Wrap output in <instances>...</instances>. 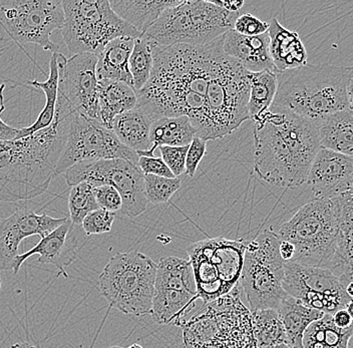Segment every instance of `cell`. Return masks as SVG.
Segmentation results:
<instances>
[{
	"instance_id": "obj_11",
	"label": "cell",
	"mask_w": 353,
	"mask_h": 348,
	"mask_svg": "<svg viewBox=\"0 0 353 348\" xmlns=\"http://www.w3.org/2000/svg\"><path fill=\"white\" fill-rule=\"evenodd\" d=\"M280 239L271 229L246 243L239 282L250 312L277 310L287 296L282 287L284 261L279 253Z\"/></svg>"
},
{
	"instance_id": "obj_40",
	"label": "cell",
	"mask_w": 353,
	"mask_h": 348,
	"mask_svg": "<svg viewBox=\"0 0 353 348\" xmlns=\"http://www.w3.org/2000/svg\"><path fill=\"white\" fill-rule=\"evenodd\" d=\"M269 23L260 21L251 13H243L238 15L233 24L234 32L245 37H257L268 32Z\"/></svg>"
},
{
	"instance_id": "obj_3",
	"label": "cell",
	"mask_w": 353,
	"mask_h": 348,
	"mask_svg": "<svg viewBox=\"0 0 353 348\" xmlns=\"http://www.w3.org/2000/svg\"><path fill=\"white\" fill-rule=\"evenodd\" d=\"M65 122L15 141H0V202L43 195L54 178L65 142Z\"/></svg>"
},
{
	"instance_id": "obj_15",
	"label": "cell",
	"mask_w": 353,
	"mask_h": 348,
	"mask_svg": "<svg viewBox=\"0 0 353 348\" xmlns=\"http://www.w3.org/2000/svg\"><path fill=\"white\" fill-rule=\"evenodd\" d=\"M200 300L189 259L163 257L157 264L152 316L158 325H182Z\"/></svg>"
},
{
	"instance_id": "obj_32",
	"label": "cell",
	"mask_w": 353,
	"mask_h": 348,
	"mask_svg": "<svg viewBox=\"0 0 353 348\" xmlns=\"http://www.w3.org/2000/svg\"><path fill=\"white\" fill-rule=\"evenodd\" d=\"M57 52H54L50 57V74L46 81L41 83L39 81H28V83L32 87L43 90L44 96H46V105L32 125H30V127H21L17 140L46 129L54 122L57 100V88H59V67H57Z\"/></svg>"
},
{
	"instance_id": "obj_42",
	"label": "cell",
	"mask_w": 353,
	"mask_h": 348,
	"mask_svg": "<svg viewBox=\"0 0 353 348\" xmlns=\"http://www.w3.org/2000/svg\"><path fill=\"white\" fill-rule=\"evenodd\" d=\"M94 192L99 208L112 213L121 211L123 201H121L120 194L114 187L103 185V186L94 187Z\"/></svg>"
},
{
	"instance_id": "obj_1",
	"label": "cell",
	"mask_w": 353,
	"mask_h": 348,
	"mask_svg": "<svg viewBox=\"0 0 353 348\" xmlns=\"http://www.w3.org/2000/svg\"><path fill=\"white\" fill-rule=\"evenodd\" d=\"M222 52L223 37L202 46L154 48L151 76L136 92V107L153 122L187 116L196 129L204 111L212 70Z\"/></svg>"
},
{
	"instance_id": "obj_27",
	"label": "cell",
	"mask_w": 353,
	"mask_h": 348,
	"mask_svg": "<svg viewBox=\"0 0 353 348\" xmlns=\"http://www.w3.org/2000/svg\"><path fill=\"white\" fill-rule=\"evenodd\" d=\"M134 39L132 37H119L105 45L101 54L97 56L98 81H121L132 88L129 61Z\"/></svg>"
},
{
	"instance_id": "obj_23",
	"label": "cell",
	"mask_w": 353,
	"mask_h": 348,
	"mask_svg": "<svg viewBox=\"0 0 353 348\" xmlns=\"http://www.w3.org/2000/svg\"><path fill=\"white\" fill-rule=\"evenodd\" d=\"M269 52L276 74L305 67L308 54L298 32L284 28L277 19H273L268 28Z\"/></svg>"
},
{
	"instance_id": "obj_10",
	"label": "cell",
	"mask_w": 353,
	"mask_h": 348,
	"mask_svg": "<svg viewBox=\"0 0 353 348\" xmlns=\"http://www.w3.org/2000/svg\"><path fill=\"white\" fill-rule=\"evenodd\" d=\"M246 243L242 240L217 237L188 246L200 300L213 303L237 287Z\"/></svg>"
},
{
	"instance_id": "obj_49",
	"label": "cell",
	"mask_w": 353,
	"mask_h": 348,
	"mask_svg": "<svg viewBox=\"0 0 353 348\" xmlns=\"http://www.w3.org/2000/svg\"><path fill=\"white\" fill-rule=\"evenodd\" d=\"M259 348H290L287 345H268V347H262Z\"/></svg>"
},
{
	"instance_id": "obj_51",
	"label": "cell",
	"mask_w": 353,
	"mask_h": 348,
	"mask_svg": "<svg viewBox=\"0 0 353 348\" xmlns=\"http://www.w3.org/2000/svg\"><path fill=\"white\" fill-rule=\"evenodd\" d=\"M109 348H123V347H118V345H112V347H110Z\"/></svg>"
},
{
	"instance_id": "obj_37",
	"label": "cell",
	"mask_w": 353,
	"mask_h": 348,
	"mask_svg": "<svg viewBox=\"0 0 353 348\" xmlns=\"http://www.w3.org/2000/svg\"><path fill=\"white\" fill-rule=\"evenodd\" d=\"M145 194L148 202L154 205L165 204L180 190L182 183L179 178L143 175Z\"/></svg>"
},
{
	"instance_id": "obj_9",
	"label": "cell",
	"mask_w": 353,
	"mask_h": 348,
	"mask_svg": "<svg viewBox=\"0 0 353 348\" xmlns=\"http://www.w3.org/2000/svg\"><path fill=\"white\" fill-rule=\"evenodd\" d=\"M63 8L61 34L72 54L98 56L114 39L141 37L114 13L108 0H63Z\"/></svg>"
},
{
	"instance_id": "obj_20",
	"label": "cell",
	"mask_w": 353,
	"mask_h": 348,
	"mask_svg": "<svg viewBox=\"0 0 353 348\" xmlns=\"http://www.w3.org/2000/svg\"><path fill=\"white\" fill-rule=\"evenodd\" d=\"M72 227L74 225L68 219L65 223L41 238V241L34 247L30 249V251L17 255L12 263L14 274L19 273L26 260L33 255H39V263L55 266L59 273L68 278L65 268L72 265L77 257V241L72 234Z\"/></svg>"
},
{
	"instance_id": "obj_52",
	"label": "cell",
	"mask_w": 353,
	"mask_h": 348,
	"mask_svg": "<svg viewBox=\"0 0 353 348\" xmlns=\"http://www.w3.org/2000/svg\"><path fill=\"white\" fill-rule=\"evenodd\" d=\"M0 289H1V278H0Z\"/></svg>"
},
{
	"instance_id": "obj_22",
	"label": "cell",
	"mask_w": 353,
	"mask_h": 348,
	"mask_svg": "<svg viewBox=\"0 0 353 348\" xmlns=\"http://www.w3.org/2000/svg\"><path fill=\"white\" fill-rule=\"evenodd\" d=\"M269 43L268 32L257 37H245L231 30L223 35V52L239 61L247 72L271 70L275 72Z\"/></svg>"
},
{
	"instance_id": "obj_31",
	"label": "cell",
	"mask_w": 353,
	"mask_h": 348,
	"mask_svg": "<svg viewBox=\"0 0 353 348\" xmlns=\"http://www.w3.org/2000/svg\"><path fill=\"white\" fill-rule=\"evenodd\" d=\"M352 334V327L341 329L333 323L332 315L324 314L308 326L302 339V347L350 348Z\"/></svg>"
},
{
	"instance_id": "obj_18",
	"label": "cell",
	"mask_w": 353,
	"mask_h": 348,
	"mask_svg": "<svg viewBox=\"0 0 353 348\" xmlns=\"http://www.w3.org/2000/svg\"><path fill=\"white\" fill-rule=\"evenodd\" d=\"M68 218H54L43 213L19 208L10 217L0 220V271L12 270L13 260L19 255L21 241L26 238H43L68 221Z\"/></svg>"
},
{
	"instance_id": "obj_14",
	"label": "cell",
	"mask_w": 353,
	"mask_h": 348,
	"mask_svg": "<svg viewBox=\"0 0 353 348\" xmlns=\"http://www.w3.org/2000/svg\"><path fill=\"white\" fill-rule=\"evenodd\" d=\"M66 184L72 187L88 183L94 187L109 185L121 195V213L129 218L138 217L147 210L143 174L139 167L127 161H87L79 163L65 173Z\"/></svg>"
},
{
	"instance_id": "obj_46",
	"label": "cell",
	"mask_w": 353,
	"mask_h": 348,
	"mask_svg": "<svg viewBox=\"0 0 353 348\" xmlns=\"http://www.w3.org/2000/svg\"><path fill=\"white\" fill-rule=\"evenodd\" d=\"M279 253L284 262H290L295 254V248L292 244L286 241H280Z\"/></svg>"
},
{
	"instance_id": "obj_25",
	"label": "cell",
	"mask_w": 353,
	"mask_h": 348,
	"mask_svg": "<svg viewBox=\"0 0 353 348\" xmlns=\"http://www.w3.org/2000/svg\"><path fill=\"white\" fill-rule=\"evenodd\" d=\"M313 124L316 127L320 147L352 157V110L333 112Z\"/></svg>"
},
{
	"instance_id": "obj_41",
	"label": "cell",
	"mask_w": 353,
	"mask_h": 348,
	"mask_svg": "<svg viewBox=\"0 0 353 348\" xmlns=\"http://www.w3.org/2000/svg\"><path fill=\"white\" fill-rule=\"evenodd\" d=\"M207 142L196 136L189 145L185 162V174L189 178L195 177L201 161L206 155Z\"/></svg>"
},
{
	"instance_id": "obj_17",
	"label": "cell",
	"mask_w": 353,
	"mask_h": 348,
	"mask_svg": "<svg viewBox=\"0 0 353 348\" xmlns=\"http://www.w3.org/2000/svg\"><path fill=\"white\" fill-rule=\"evenodd\" d=\"M282 287L304 305L332 315L352 304V296L330 269L284 262Z\"/></svg>"
},
{
	"instance_id": "obj_36",
	"label": "cell",
	"mask_w": 353,
	"mask_h": 348,
	"mask_svg": "<svg viewBox=\"0 0 353 348\" xmlns=\"http://www.w3.org/2000/svg\"><path fill=\"white\" fill-rule=\"evenodd\" d=\"M94 188L92 184L83 182L72 186L70 189L68 196V219L74 226H81L83 219L88 214L99 209Z\"/></svg>"
},
{
	"instance_id": "obj_6",
	"label": "cell",
	"mask_w": 353,
	"mask_h": 348,
	"mask_svg": "<svg viewBox=\"0 0 353 348\" xmlns=\"http://www.w3.org/2000/svg\"><path fill=\"white\" fill-rule=\"evenodd\" d=\"M239 12H227L212 1L185 0L165 10L141 37L154 48L206 45L233 30Z\"/></svg>"
},
{
	"instance_id": "obj_39",
	"label": "cell",
	"mask_w": 353,
	"mask_h": 348,
	"mask_svg": "<svg viewBox=\"0 0 353 348\" xmlns=\"http://www.w3.org/2000/svg\"><path fill=\"white\" fill-rule=\"evenodd\" d=\"M162 156V160L167 165L168 168L173 174L174 177L179 178V176L185 173V162L189 146L183 147H159Z\"/></svg>"
},
{
	"instance_id": "obj_45",
	"label": "cell",
	"mask_w": 353,
	"mask_h": 348,
	"mask_svg": "<svg viewBox=\"0 0 353 348\" xmlns=\"http://www.w3.org/2000/svg\"><path fill=\"white\" fill-rule=\"evenodd\" d=\"M332 321L336 327L341 329H347L352 327V304L346 309L339 310L332 314Z\"/></svg>"
},
{
	"instance_id": "obj_5",
	"label": "cell",
	"mask_w": 353,
	"mask_h": 348,
	"mask_svg": "<svg viewBox=\"0 0 353 348\" xmlns=\"http://www.w3.org/2000/svg\"><path fill=\"white\" fill-rule=\"evenodd\" d=\"M249 89V72L239 61L221 52L212 70L196 135L206 142L218 140L248 121Z\"/></svg>"
},
{
	"instance_id": "obj_16",
	"label": "cell",
	"mask_w": 353,
	"mask_h": 348,
	"mask_svg": "<svg viewBox=\"0 0 353 348\" xmlns=\"http://www.w3.org/2000/svg\"><path fill=\"white\" fill-rule=\"evenodd\" d=\"M59 88L54 119L79 114L99 121V81L96 54H74L66 59L57 52Z\"/></svg>"
},
{
	"instance_id": "obj_48",
	"label": "cell",
	"mask_w": 353,
	"mask_h": 348,
	"mask_svg": "<svg viewBox=\"0 0 353 348\" xmlns=\"http://www.w3.org/2000/svg\"><path fill=\"white\" fill-rule=\"evenodd\" d=\"M10 348H39L35 345H30L28 342L15 343V345H11Z\"/></svg>"
},
{
	"instance_id": "obj_33",
	"label": "cell",
	"mask_w": 353,
	"mask_h": 348,
	"mask_svg": "<svg viewBox=\"0 0 353 348\" xmlns=\"http://www.w3.org/2000/svg\"><path fill=\"white\" fill-rule=\"evenodd\" d=\"M249 120L255 122L270 109L277 92V74L271 70L249 72Z\"/></svg>"
},
{
	"instance_id": "obj_47",
	"label": "cell",
	"mask_w": 353,
	"mask_h": 348,
	"mask_svg": "<svg viewBox=\"0 0 353 348\" xmlns=\"http://www.w3.org/2000/svg\"><path fill=\"white\" fill-rule=\"evenodd\" d=\"M218 8H223L229 12H239L240 8L244 6L243 1H212Z\"/></svg>"
},
{
	"instance_id": "obj_8",
	"label": "cell",
	"mask_w": 353,
	"mask_h": 348,
	"mask_svg": "<svg viewBox=\"0 0 353 348\" xmlns=\"http://www.w3.org/2000/svg\"><path fill=\"white\" fill-rule=\"evenodd\" d=\"M156 271V262L139 251L117 253L99 275L101 295L121 314H151Z\"/></svg>"
},
{
	"instance_id": "obj_19",
	"label": "cell",
	"mask_w": 353,
	"mask_h": 348,
	"mask_svg": "<svg viewBox=\"0 0 353 348\" xmlns=\"http://www.w3.org/2000/svg\"><path fill=\"white\" fill-rule=\"evenodd\" d=\"M305 184L315 199L330 200L352 191V157L320 147L309 170Z\"/></svg>"
},
{
	"instance_id": "obj_34",
	"label": "cell",
	"mask_w": 353,
	"mask_h": 348,
	"mask_svg": "<svg viewBox=\"0 0 353 348\" xmlns=\"http://www.w3.org/2000/svg\"><path fill=\"white\" fill-rule=\"evenodd\" d=\"M251 325L257 348L287 345L285 330L277 310L259 309L251 312Z\"/></svg>"
},
{
	"instance_id": "obj_12",
	"label": "cell",
	"mask_w": 353,
	"mask_h": 348,
	"mask_svg": "<svg viewBox=\"0 0 353 348\" xmlns=\"http://www.w3.org/2000/svg\"><path fill=\"white\" fill-rule=\"evenodd\" d=\"M61 120L65 121V142L54 177L87 161L120 158L139 167L137 152L121 144L112 130L103 127L98 120L79 114Z\"/></svg>"
},
{
	"instance_id": "obj_21",
	"label": "cell",
	"mask_w": 353,
	"mask_h": 348,
	"mask_svg": "<svg viewBox=\"0 0 353 348\" xmlns=\"http://www.w3.org/2000/svg\"><path fill=\"white\" fill-rule=\"evenodd\" d=\"M353 191L332 198L339 220V235L330 269L345 288L352 286Z\"/></svg>"
},
{
	"instance_id": "obj_35",
	"label": "cell",
	"mask_w": 353,
	"mask_h": 348,
	"mask_svg": "<svg viewBox=\"0 0 353 348\" xmlns=\"http://www.w3.org/2000/svg\"><path fill=\"white\" fill-rule=\"evenodd\" d=\"M154 48V45L143 37L134 39V48L130 57L129 70L132 79V88L136 92L145 87L151 76Z\"/></svg>"
},
{
	"instance_id": "obj_2",
	"label": "cell",
	"mask_w": 353,
	"mask_h": 348,
	"mask_svg": "<svg viewBox=\"0 0 353 348\" xmlns=\"http://www.w3.org/2000/svg\"><path fill=\"white\" fill-rule=\"evenodd\" d=\"M253 123V167L258 179L285 189L305 184L320 149L314 124L273 108Z\"/></svg>"
},
{
	"instance_id": "obj_13",
	"label": "cell",
	"mask_w": 353,
	"mask_h": 348,
	"mask_svg": "<svg viewBox=\"0 0 353 348\" xmlns=\"http://www.w3.org/2000/svg\"><path fill=\"white\" fill-rule=\"evenodd\" d=\"M63 0H0V26L19 45L59 52L50 35L63 25Z\"/></svg>"
},
{
	"instance_id": "obj_43",
	"label": "cell",
	"mask_w": 353,
	"mask_h": 348,
	"mask_svg": "<svg viewBox=\"0 0 353 348\" xmlns=\"http://www.w3.org/2000/svg\"><path fill=\"white\" fill-rule=\"evenodd\" d=\"M139 168L143 175L159 176V177L174 178L161 157H139Z\"/></svg>"
},
{
	"instance_id": "obj_4",
	"label": "cell",
	"mask_w": 353,
	"mask_h": 348,
	"mask_svg": "<svg viewBox=\"0 0 353 348\" xmlns=\"http://www.w3.org/2000/svg\"><path fill=\"white\" fill-rule=\"evenodd\" d=\"M352 67L319 65L277 74L270 108L315 122L333 112L352 110Z\"/></svg>"
},
{
	"instance_id": "obj_50",
	"label": "cell",
	"mask_w": 353,
	"mask_h": 348,
	"mask_svg": "<svg viewBox=\"0 0 353 348\" xmlns=\"http://www.w3.org/2000/svg\"><path fill=\"white\" fill-rule=\"evenodd\" d=\"M128 348H143L142 345H138V343H134V345H130Z\"/></svg>"
},
{
	"instance_id": "obj_24",
	"label": "cell",
	"mask_w": 353,
	"mask_h": 348,
	"mask_svg": "<svg viewBox=\"0 0 353 348\" xmlns=\"http://www.w3.org/2000/svg\"><path fill=\"white\" fill-rule=\"evenodd\" d=\"M153 121L140 108L134 107L114 118L112 131L121 144L137 152L139 157H150V132Z\"/></svg>"
},
{
	"instance_id": "obj_38",
	"label": "cell",
	"mask_w": 353,
	"mask_h": 348,
	"mask_svg": "<svg viewBox=\"0 0 353 348\" xmlns=\"http://www.w3.org/2000/svg\"><path fill=\"white\" fill-rule=\"evenodd\" d=\"M116 219V213L109 212L103 209L92 211L83 219L81 226L88 236L105 234L110 232Z\"/></svg>"
},
{
	"instance_id": "obj_28",
	"label": "cell",
	"mask_w": 353,
	"mask_h": 348,
	"mask_svg": "<svg viewBox=\"0 0 353 348\" xmlns=\"http://www.w3.org/2000/svg\"><path fill=\"white\" fill-rule=\"evenodd\" d=\"M137 105V94L121 81H99V122L112 130L114 118Z\"/></svg>"
},
{
	"instance_id": "obj_26",
	"label": "cell",
	"mask_w": 353,
	"mask_h": 348,
	"mask_svg": "<svg viewBox=\"0 0 353 348\" xmlns=\"http://www.w3.org/2000/svg\"><path fill=\"white\" fill-rule=\"evenodd\" d=\"M181 3L182 0H110L114 13L141 35L158 21L165 10Z\"/></svg>"
},
{
	"instance_id": "obj_44",
	"label": "cell",
	"mask_w": 353,
	"mask_h": 348,
	"mask_svg": "<svg viewBox=\"0 0 353 348\" xmlns=\"http://www.w3.org/2000/svg\"><path fill=\"white\" fill-rule=\"evenodd\" d=\"M4 89L6 85H0V114L6 110V101H4ZM21 129L19 127H11L6 124L1 118H0V141H15L19 139Z\"/></svg>"
},
{
	"instance_id": "obj_30",
	"label": "cell",
	"mask_w": 353,
	"mask_h": 348,
	"mask_svg": "<svg viewBox=\"0 0 353 348\" xmlns=\"http://www.w3.org/2000/svg\"><path fill=\"white\" fill-rule=\"evenodd\" d=\"M196 136L195 129L187 116L161 118L154 121L150 132L152 144L150 157H154V152L159 147L189 146Z\"/></svg>"
},
{
	"instance_id": "obj_7",
	"label": "cell",
	"mask_w": 353,
	"mask_h": 348,
	"mask_svg": "<svg viewBox=\"0 0 353 348\" xmlns=\"http://www.w3.org/2000/svg\"><path fill=\"white\" fill-rule=\"evenodd\" d=\"M280 241L292 244L295 254L290 262L328 269L334 256L339 235L336 210L331 200L314 199L298 209L282 224Z\"/></svg>"
},
{
	"instance_id": "obj_29",
	"label": "cell",
	"mask_w": 353,
	"mask_h": 348,
	"mask_svg": "<svg viewBox=\"0 0 353 348\" xmlns=\"http://www.w3.org/2000/svg\"><path fill=\"white\" fill-rule=\"evenodd\" d=\"M277 311L285 330L287 345L290 348H303L304 332L311 323L322 318L324 315L289 295L281 301Z\"/></svg>"
}]
</instances>
